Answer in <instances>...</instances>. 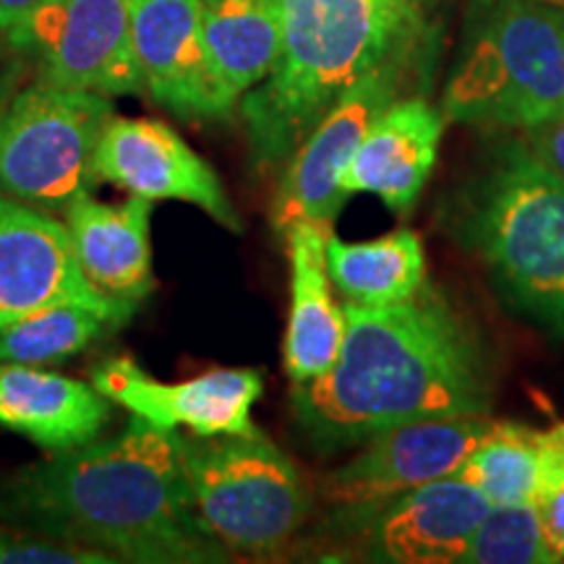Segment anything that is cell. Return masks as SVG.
I'll return each mask as SVG.
<instances>
[{
	"label": "cell",
	"mask_w": 564,
	"mask_h": 564,
	"mask_svg": "<svg viewBox=\"0 0 564 564\" xmlns=\"http://www.w3.org/2000/svg\"><path fill=\"white\" fill-rule=\"evenodd\" d=\"M340 356L293 384V419L322 455L394 426L489 415L494 371L476 327L434 285L392 306L345 303Z\"/></svg>",
	"instance_id": "cell-1"
},
{
	"label": "cell",
	"mask_w": 564,
	"mask_h": 564,
	"mask_svg": "<svg viewBox=\"0 0 564 564\" xmlns=\"http://www.w3.org/2000/svg\"><path fill=\"white\" fill-rule=\"evenodd\" d=\"M0 520L137 564L225 562L204 525L183 436L131 415L121 434L47 453L0 481Z\"/></svg>",
	"instance_id": "cell-2"
},
{
	"label": "cell",
	"mask_w": 564,
	"mask_h": 564,
	"mask_svg": "<svg viewBox=\"0 0 564 564\" xmlns=\"http://www.w3.org/2000/svg\"><path fill=\"white\" fill-rule=\"evenodd\" d=\"M429 32V0H282V51L267 82L243 95L251 160H291L358 79L411 70Z\"/></svg>",
	"instance_id": "cell-3"
},
{
	"label": "cell",
	"mask_w": 564,
	"mask_h": 564,
	"mask_svg": "<svg viewBox=\"0 0 564 564\" xmlns=\"http://www.w3.org/2000/svg\"><path fill=\"white\" fill-rule=\"evenodd\" d=\"M449 223L505 299L564 337V181L523 139L489 154L455 199Z\"/></svg>",
	"instance_id": "cell-4"
},
{
	"label": "cell",
	"mask_w": 564,
	"mask_h": 564,
	"mask_svg": "<svg viewBox=\"0 0 564 564\" xmlns=\"http://www.w3.org/2000/svg\"><path fill=\"white\" fill-rule=\"evenodd\" d=\"M447 121L518 129L564 110V40L541 0H481L442 95Z\"/></svg>",
	"instance_id": "cell-5"
},
{
	"label": "cell",
	"mask_w": 564,
	"mask_h": 564,
	"mask_svg": "<svg viewBox=\"0 0 564 564\" xmlns=\"http://www.w3.org/2000/svg\"><path fill=\"white\" fill-rule=\"evenodd\" d=\"M183 460L196 512L228 552H280L312 514L299 465L262 432L183 436Z\"/></svg>",
	"instance_id": "cell-6"
},
{
	"label": "cell",
	"mask_w": 564,
	"mask_h": 564,
	"mask_svg": "<svg viewBox=\"0 0 564 564\" xmlns=\"http://www.w3.org/2000/svg\"><path fill=\"white\" fill-rule=\"evenodd\" d=\"M110 97L37 79L0 105V196L63 212L100 183L95 154Z\"/></svg>",
	"instance_id": "cell-7"
},
{
	"label": "cell",
	"mask_w": 564,
	"mask_h": 564,
	"mask_svg": "<svg viewBox=\"0 0 564 564\" xmlns=\"http://www.w3.org/2000/svg\"><path fill=\"white\" fill-rule=\"evenodd\" d=\"M9 37L40 79L102 97L141 95L131 0H45Z\"/></svg>",
	"instance_id": "cell-8"
},
{
	"label": "cell",
	"mask_w": 564,
	"mask_h": 564,
	"mask_svg": "<svg viewBox=\"0 0 564 564\" xmlns=\"http://www.w3.org/2000/svg\"><path fill=\"white\" fill-rule=\"evenodd\" d=\"M489 510V499L455 474L384 502L340 505L329 533L356 541L369 562L460 564Z\"/></svg>",
	"instance_id": "cell-9"
},
{
	"label": "cell",
	"mask_w": 564,
	"mask_h": 564,
	"mask_svg": "<svg viewBox=\"0 0 564 564\" xmlns=\"http://www.w3.org/2000/svg\"><path fill=\"white\" fill-rule=\"evenodd\" d=\"M408 70L384 66L358 79L293 152L274 192L272 228L285 236L295 223H335L348 202L345 173L369 129L398 100Z\"/></svg>",
	"instance_id": "cell-10"
},
{
	"label": "cell",
	"mask_w": 564,
	"mask_h": 564,
	"mask_svg": "<svg viewBox=\"0 0 564 564\" xmlns=\"http://www.w3.org/2000/svg\"><path fill=\"white\" fill-rule=\"evenodd\" d=\"M61 303L91 308L112 327L131 319L84 278L66 223L0 196V327Z\"/></svg>",
	"instance_id": "cell-11"
},
{
	"label": "cell",
	"mask_w": 564,
	"mask_h": 564,
	"mask_svg": "<svg viewBox=\"0 0 564 564\" xmlns=\"http://www.w3.org/2000/svg\"><path fill=\"white\" fill-rule=\"evenodd\" d=\"M89 382L112 405L160 429H192L194 436H243L259 432L251 411L264 379L253 369H215L186 382H160L129 356L105 358Z\"/></svg>",
	"instance_id": "cell-12"
},
{
	"label": "cell",
	"mask_w": 564,
	"mask_h": 564,
	"mask_svg": "<svg viewBox=\"0 0 564 564\" xmlns=\"http://www.w3.org/2000/svg\"><path fill=\"white\" fill-rule=\"evenodd\" d=\"M489 415H455L394 426L364 444L352 460L322 481L327 502L369 505L455 476L491 432Z\"/></svg>",
	"instance_id": "cell-13"
},
{
	"label": "cell",
	"mask_w": 564,
	"mask_h": 564,
	"mask_svg": "<svg viewBox=\"0 0 564 564\" xmlns=\"http://www.w3.org/2000/svg\"><path fill=\"white\" fill-rule=\"evenodd\" d=\"M95 173L100 183H112L131 196L194 204L223 228L243 230L241 215L209 162L154 118L112 116L97 144Z\"/></svg>",
	"instance_id": "cell-14"
},
{
	"label": "cell",
	"mask_w": 564,
	"mask_h": 564,
	"mask_svg": "<svg viewBox=\"0 0 564 564\" xmlns=\"http://www.w3.org/2000/svg\"><path fill=\"white\" fill-rule=\"evenodd\" d=\"M202 13L204 0H131L133 53L147 95L192 123L220 121L236 110L212 68Z\"/></svg>",
	"instance_id": "cell-15"
},
{
	"label": "cell",
	"mask_w": 564,
	"mask_h": 564,
	"mask_svg": "<svg viewBox=\"0 0 564 564\" xmlns=\"http://www.w3.org/2000/svg\"><path fill=\"white\" fill-rule=\"evenodd\" d=\"M63 223L84 278L133 316L139 303L154 291L152 202L131 196L123 204H105L82 194L63 209Z\"/></svg>",
	"instance_id": "cell-16"
},
{
	"label": "cell",
	"mask_w": 564,
	"mask_h": 564,
	"mask_svg": "<svg viewBox=\"0 0 564 564\" xmlns=\"http://www.w3.org/2000/svg\"><path fill=\"white\" fill-rule=\"evenodd\" d=\"M444 121L426 97L394 100L358 147L345 173V194H377L392 212L408 215L432 178Z\"/></svg>",
	"instance_id": "cell-17"
},
{
	"label": "cell",
	"mask_w": 564,
	"mask_h": 564,
	"mask_svg": "<svg viewBox=\"0 0 564 564\" xmlns=\"http://www.w3.org/2000/svg\"><path fill=\"white\" fill-rule=\"evenodd\" d=\"M112 419V403L91 382L37 366L0 364V426L45 453L95 442Z\"/></svg>",
	"instance_id": "cell-18"
},
{
	"label": "cell",
	"mask_w": 564,
	"mask_h": 564,
	"mask_svg": "<svg viewBox=\"0 0 564 564\" xmlns=\"http://www.w3.org/2000/svg\"><path fill=\"white\" fill-rule=\"evenodd\" d=\"M329 223L303 220L282 236L291 259V314L282 340V364L293 384L322 377L340 356L345 312L329 288Z\"/></svg>",
	"instance_id": "cell-19"
},
{
	"label": "cell",
	"mask_w": 564,
	"mask_h": 564,
	"mask_svg": "<svg viewBox=\"0 0 564 564\" xmlns=\"http://www.w3.org/2000/svg\"><path fill=\"white\" fill-rule=\"evenodd\" d=\"M202 32L232 102L267 82L282 51V0H204Z\"/></svg>",
	"instance_id": "cell-20"
},
{
	"label": "cell",
	"mask_w": 564,
	"mask_h": 564,
	"mask_svg": "<svg viewBox=\"0 0 564 564\" xmlns=\"http://www.w3.org/2000/svg\"><path fill=\"white\" fill-rule=\"evenodd\" d=\"M327 270L345 301L358 306H392L426 285V251L419 232L400 228L366 243L327 238Z\"/></svg>",
	"instance_id": "cell-21"
},
{
	"label": "cell",
	"mask_w": 564,
	"mask_h": 564,
	"mask_svg": "<svg viewBox=\"0 0 564 564\" xmlns=\"http://www.w3.org/2000/svg\"><path fill=\"white\" fill-rule=\"evenodd\" d=\"M541 432L518 421H494L457 470L491 507L535 505L541 476Z\"/></svg>",
	"instance_id": "cell-22"
},
{
	"label": "cell",
	"mask_w": 564,
	"mask_h": 564,
	"mask_svg": "<svg viewBox=\"0 0 564 564\" xmlns=\"http://www.w3.org/2000/svg\"><path fill=\"white\" fill-rule=\"evenodd\" d=\"M110 327L105 316L74 303L42 308L0 327V364L47 366L66 361L89 348Z\"/></svg>",
	"instance_id": "cell-23"
},
{
	"label": "cell",
	"mask_w": 564,
	"mask_h": 564,
	"mask_svg": "<svg viewBox=\"0 0 564 564\" xmlns=\"http://www.w3.org/2000/svg\"><path fill=\"white\" fill-rule=\"evenodd\" d=\"M535 505L491 507L460 564H556Z\"/></svg>",
	"instance_id": "cell-24"
},
{
	"label": "cell",
	"mask_w": 564,
	"mask_h": 564,
	"mask_svg": "<svg viewBox=\"0 0 564 564\" xmlns=\"http://www.w3.org/2000/svg\"><path fill=\"white\" fill-rule=\"evenodd\" d=\"M541 476L535 510L544 520L549 544L564 562V423L541 432Z\"/></svg>",
	"instance_id": "cell-25"
},
{
	"label": "cell",
	"mask_w": 564,
	"mask_h": 564,
	"mask_svg": "<svg viewBox=\"0 0 564 564\" xmlns=\"http://www.w3.org/2000/svg\"><path fill=\"white\" fill-rule=\"evenodd\" d=\"M0 564H112V560L68 541L9 531L0 533Z\"/></svg>",
	"instance_id": "cell-26"
},
{
	"label": "cell",
	"mask_w": 564,
	"mask_h": 564,
	"mask_svg": "<svg viewBox=\"0 0 564 564\" xmlns=\"http://www.w3.org/2000/svg\"><path fill=\"white\" fill-rule=\"evenodd\" d=\"M523 141L556 178L564 181V110L525 129Z\"/></svg>",
	"instance_id": "cell-27"
},
{
	"label": "cell",
	"mask_w": 564,
	"mask_h": 564,
	"mask_svg": "<svg viewBox=\"0 0 564 564\" xmlns=\"http://www.w3.org/2000/svg\"><path fill=\"white\" fill-rule=\"evenodd\" d=\"M30 68V58L13 45L9 32L0 30V105L9 100L13 91L21 89V82Z\"/></svg>",
	"instance_id": "cell-28"
},
{
	"label": "cell",
	"mask_w": 564,
	"mask_h": 564,
	"mask_svg": "<svg viewBox=\"0 0 564 564\" xmlns=\"http://www.w3.org/2000/svg\"><path fill=\"white\" fill-rule=\"evenodd\" d=\"M45 0H0V30L13 32Z\"/></svg>",
	"instance_id": "cell-29"
},
{
	"label": "cell",
	"mask_w": 564,
	"mask_h": 564,
	"mask_svg": "<svg viewBox=\"0 0 564 564\" xmlns=\"http://www.w3.org/2000/svg\"><path fill=\"white\" fill-rule=\"evenodd\" d=\"M552 9H554L556 24H560V32H562V40H564V9H556V6H552Z\"/></svg>",
	"instance_id": "cell-30"
},
{
	"label": "cell",
	"mask_w": 564,
	"mask_h": 564,
	"mask_svg": "<svg viewBox=\"0 0 564 564\" xmlns=\"http://www.w3.org/2000/svg\"><path fill=\"white\" fill-rule=\"evenodd\" d=\"M541 3H546V6H556V9H564V0H541Z\"/></svg>",
	"instance_id": "cell-31"
}]
</instances>
